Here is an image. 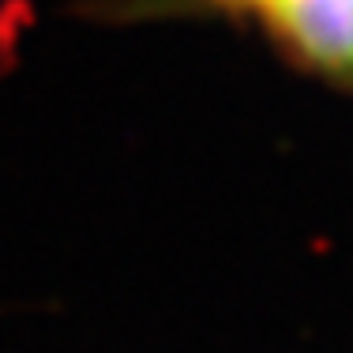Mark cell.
Here are the masks:
<instances>
[{
    "label": "cell",
    "mask_w": 353,
    "mask_h": 353,
    "mask_svg": "<svg viewBox=\"0 0 353 353\" xmlns=\"http://www.w3.org/2000/svg\"><path fill=\"white\" fill-rule=\"evenodd\" d=\"M259 8L290 49L353 83V0H259Z\"/></svg>",
    "instance_id": "1"
},
{
    "label": "cell",
    "mask_w": 353,
    "mask_h": 353,
    "mask_svg": "<svg viewBox=\"0 0 353 353\" xmlns=\"http://www.w3.org/2000/svg\"><path fill=\"white\" fill-rule=\"evenodd\" d=\"M252 4H259V0H252Z\"/></svg>",
    "instance_id": "2"
}]
</instances>
